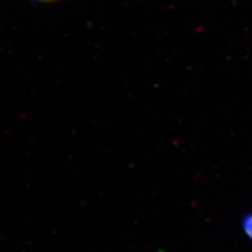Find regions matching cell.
Masks as SVG:
<instances>
[{
    "label": "cell",
    "mask_w": 252,
    "mask_h": 252,
    "mask_svg": "<svg viewBox=\"0 0 252 252\" xmlns=\"http://www.w3.org/2000/svg\"><path fill=\"white\" fill-rule=\"evenodd\" d=\"M242 229L244 234L252 241V212L246 215L242 220Z\"/></svg>",
    "instance_id": "6da1fadb"
}]
</instances>
